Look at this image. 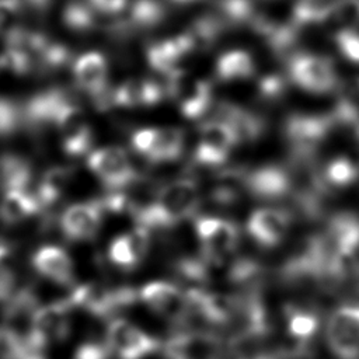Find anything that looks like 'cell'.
Returning a JSON list of instances; mask_svg holds the SVG:
<instances>
[{
    "mask_svg": "<svg viewBox=\"0 0 359 359\" xmlns=\"http://www.w3.org/2000/svg\"><path fill=\"white\" fill-rule=\"evenodd\" d=\"M199 203V191L194 181L180 180L167 184L157 194L156 199L139 209L136 219L139 226L171 227L191 216Z\"/></svg>",
    "mask_w": 359,
    "mask_h": 359,
    "instance_id": "cell-1",
    "label": "cell"
},
{
    "mask_svg": "<svg viewBox=\"0 0 359 359\" xmlns=\"http://www.w3.org/2000/svg\"><path fill=\"white\" fill-rule=\"evenodd\" d=\"M136 294L130 289H108L97 283H84L74 286L65 299L72 309L79 307L94 316H108L122 306L135 300Z\"/></svg>",
    "mask_w": 359,
    "mask_h": 359,
    "instance_id": "cell-2",
    "label": "cell"
},
{
    "mask_svg": "<svg viewBox=\"0 0 359 359\" xmlns=\"http://www.w3.org/2000/svg\"><path fill=\"white\" fill-rule=\"evenodd\" d=\"M327 342L338 359H359V306L345 304L331 314Z\"/></svg>",
    "mask_w": 359,
    "mask_h": 359,
    "instance_id": "cell-3",
    "label": "cell"
},
{
    "mask_svg": "<svg viewBox=\"0 0 359 359\" xmlns=\"http://www.w3.org/2000/svg\"><path fill=\"white\" fill-rule=\"evenodd\" d=\"M195 230L208 259L223 261L229 258L238 245V230L230 220L206 216L198 217Z\"/></svg>",
    "mask_w": 359,
    "mask_h": 359,
    "instance_id": "cell-4",
    "label": "cell"
},
{
    "mask_svg": "<svg viewBox=\"0 0 359 359\" xmlns=\"http://www.w3.org/2000/svg\"><path fill=\"white\" fill-rule=\"evenodd\" d=\"M87 165L102 184L114 189L129 185L137 177L126 151L116 146L100 147L91 151Z\"/></svg>",
    "mask_w": 359,
    "mask_h": 359,
    "instance_id": "cell-5",
    "label": "cell"
},
{
    "mask_svg": "<svg viewBox=\"0 0 359 359\" xmlns=\"http://www.w3.org/2000/svg\"><path fill=\"white\" fill-rule=\"evenodd\" d=\"M133 149L151 161H172L184 149V133L175 128H143L132 136Z\"/></svg>",
    "mask_w": 359,
    "mask_h": 359,
    "instance_id": "cell-6",
    "label": "cell"
},
{
    "mask_svg": "<svg viewBox=\"0 0 359 359\" xmlns=\"http://www.w3.org/2000/svg\"><path fill=\"white\" fill-rule=\"evenodd\" d=\"M70 311L72 307L65 299L41 304L34 313L28 334L48 348L66 341L72 331Z\"/></svg>",
    "mask_w": 359,
    "mask_h": 359,
    "instance_id": "cell-7",
    "label": "cell"
},
{
    "mask_svg": "<svg viewBox=\"0 0 359 359\" xmlns=\"http://www.w3.org/2000/svg\"><path fill=\"white\" fill-rule=\"evenodd\" d=\"M53 125L60 133L62 149L67 156L80 157L91 149L93 130L79 107L69 101L65 102L56 114Z\"/></svg>",
    "mask_w": 359,
    "mask_h": 359,
    "instance_id": "cell-8",
    "label": "cell"
},
{
    "mask_svg": "<svg viewBox=\"0 0 359 359\" xmlns=\"http://www.w3.org/2000/svg\"><path fill=\"white\" fill-rule=\"evenodd\" d=\"M107 345L119 359H143L158 349V341L126 320H112L107 330Z\"/></svg>",
    "mask_w": 359,
    "mask_h": 359,
    "instance_id": "cell-9",
    "label": "cell"
},
{
    "mask_svg": "<svg viewBox=\"0 0 359 359\" xmlns=\"http://www.w3.org/2000/svg\"><path fill=\"white\" fill-rule=\"evenodd\" d=\"M237 142L238 136L227 121L208 122L201 129L195 158L206 165H217L229 157Z\"/></svg>",
    "mask_w": 359,
    "mask_h": 359,
    "instance_id": "cell-10",
    "label": "cell"
},
{
    "mask_svg": "<svg viewBox=\"0 0 359 359\" xmlns=\"http://www.w3.org/2000/svg\"><path fill=\"white\" fill-rule=\"evenodd\" d=\"M102 202H79L67 206L59 219V226L66 238L84 241L93 238L102 220Z\"/></svg>",
    "mask_w": 359,
    "mask_h": 359,
    "instance_id": "cell-11",
    "label": "cell"
},
{
    "mask_svg": "<svg viewBox=\"0 0 359 359\" xmlns=\"http://www.w3.org/2000/svg\"><path fill=\"white\" fill-rule=\"evenodd\" d=\"M293 81L309 93H327L337 81L330 60L317 55H299L290 63Z\"/></svg>",
    "mask_w": 359,
    "mask_h": 359,
    "instance_id": "cell-12",
    "label": "cell"
},
{
    "mask_svg": "<svg viewBox=\"0 0 359 359\" xmlns=\"http://www.w3.org/2000/svg\"><path fill=\"white\" fill-rule=\"evenodd\" d=\"M31 265L39 276L56 285L70 286L74 282L73 259L69 252L59 245L46 244L39 247L31 255Z\"/></svg>",
    "mask_w": 359,
    "mask_h": 359,
    "instance_id": "cell-13",
    "label": "cell"
},
{
    "mask_svg": "<svg viewBox=\"0 0 359 359\" xmlns=\"http://www.w3.org/2000/svg\"><path fill=\"white\" fill-rule=\"evenodd\" d=\"M140 299L157 314L172 320H184L188 313L185 293L168 282H149L140 289Z\"/></svg>",
    "mask_w": 359,
    "mask_h": 359,
    "instance_id": "cell-14",
    "label": "cell"
},
{
    "mask_svg": "<svg viewBox=\"0 0 359 359\" xmlns=\"http://www.w3.org/2000/svg\"><path fill=\"white\" fill-rule=\"evenodd\" d=\"M167 359H219L220 341L205 332H182L171 337L164 345Z\"/></svg>",
    "mask_w": 359,
    "mask_h": 359,
    "instance_id": "cell-15",
    "label": "cell"
},
{
    "mask_svg": "<svg viewBox=\"0 0 359 359\" xmlns=\"http://www.w3.org/2000/svg\"><path fill=\"white\" fill-rule=\"evenodd\" d=\"M172 95L181 114L187 118L202 116L212 101V86L203 79L175 76Z\"/></svg>",
    "mask_w": 359,
    "mask_h": 359,
    "instance_id": "cell-16",
    "label": "cell"
},
{
    "mask_svg": "<svg viewBox=\"0 0 359 359\" xmlns=\"http://www.w3.org/2000/svg\"><path fill=\"white\" fill-rule=\"evenodd\" d=\"M289 229V217L285 212L264 208L250 215L247 230L250 236L261 245L273 247L285 237Z\"/></svg>",
    "mask_w": 359,
    "mask_h": 359,
    "instance_id": "cell-17",
    "label": "cell"
},
{
    "mask_svg": "<svg viewBox=\"0 0 359 359\" xmlns=\"http://www.w3.org/2000/svg\"><path fill=\"white\" fill-rule=\"evenodd\" d=\"M39 215H43V212L34 192H29L28 189H11L1 194V223L7 226H14Z\"/></svg>",
    "mask_w": 359,
    "mask_h": 359,
    "instance_id": "cell-18",
    "label": "cell"
},
{
    "mask_svg": "<svg viewBox=\"0 0 359 359\" xmlns=\"http://www.w3.org/2000/svg\"><path fill=\"white\" fill-rule=\"evenodd\" d=\"M73 76L81 90L95 95L101 94L105 90L108 76L105 57L98 52H87L79 56L73 65Z\"/></svg>",
    "mask_w": 359,
    "mask_h": 359,
    "instance_id": "cell-19",
    "label": "cell"
},
{
    "mask_svg": "<svg viewBox=\"0 0 359 359\" xmlns=\"http://www.w3.org/2000/svg\"><path fill=\"white\" fill-rule=\"evenodd\" d=\"M65 102L67 100L60 90H46L35 94L22 107V121L34 129L55 123L56 114Z\"/></svg>",
    "mask_w": 359,
    "mask_h": 359,
    "instance_id": "cell-20",
    "label": "cell"
},
{
    "mask_svg": "<svg viewBox=\"0 0 359 359\" xmlns=\"http://www.w3.org/2000/svg\"><path fill=\"white\" fill-rule=\"evenodd\" d=\"M72 168L65 165L49 167L39 178L34 191L43 215L53 208L72 182Z\"/></svg>",
    "mask_w": 359,
    "mask_h": 359,
    "instance_id": "cell-21",
    "label": "cell"
},
{
    "mask_svg": "<svg viewBox=\"0 0 359 359\" xmlns=\"http://www.w3.org/2000/svg\"><path fill=\"white\" fill-rule=\"evenodd\" d=\"M161 98V87L150 79H129L123 81L114 95V102L122 107H140L156 104Z\"/></svg>",
    "mask_w": 359,
    "mask_h": 359,
    "instance_id": "cell-22",
    "label": "cell"
},
{
    "mask_svg": "<svg viewBox=\"0 0 359 359\" xmlns=\"http://www.w3.org/2000/svg\"><path fill=\"white\" fill-rule=\"evenodd\" d=\"M245 185L255 194L262 198H278L286 195L290 188V180L287 174L278 167H264L252 171L245 178Z\"/></svg>",
    "mask_w": 359,
    "mask_h": 359,
    "instance_id": "cell-23",
    "label": "cell"
},
{
    "mask_svg": "<svg viewBox=\"0 0 359 359\" xmlns=\"http://www.w3.org/2000/svg\"><path fill=\"white\" fill-rule=\"evenodd\" d=\"M32 181V165L20 154H0V192L11 189H28Z\"/></svg>",
    "mask_w": 359,
    "mask_h": 359,
    "instance_id": "cell-24",
    "label": "cell"
},
{
    "mask_svg": "<svg viewBox=\"0 0 359 359\" xmlns=\"http://www.w3.org/2000/svg\"><path fill=\"white\" fill-rule=\"evenodd\" d=\"M255 69L251 55L245 50L234 49L223 53L215 66V72L222 81H238L252 76Z\"/></svg>",
    "mask_w": 359,
    "mask_h": 359,
    "instance_id": "cell-25",
    "label": "cell"
},
{
    "mask_svg": "<svg viewBox=\"0 0 359 359\" xmlns=\"http://www.w3.org/2000/svg\"><path fill=\"white\" fill-rule=\"evenodd\" d=\"M330 121L321 116H293L287 123L289 136L299 144H313L325 136Z\"/></svg>",
    "mask_w": 359,
    "mask_h": 359,
    "instance_id": "cell-26",
    "label": "cell"
},
{
    "mask_svg": "<svg viewBox=\"0 0 359 359\" xmlns=\"http://www.w3.org/2000/svg\"><path fill=\"white\" fill-rule=\"evenodd\" d=\"M337 0H299L296 1L292 17L297 25L316 24L330 18Z\"/></svg>",
    "mask_w": 359,
    "mask_h": 359,
    "instance_id": "cell-27",
    "label": "cell"
},
{
    "mask_svg": "<svg viewBox=\"0 0 359 359\" xmlns=\"http://www.w3.org/2000/svg\"><path fill=\"white\" fill-rule=\"evenodd\" d=\"M325 178L334 187H348L359 178V167L349 157H337L327 165Z\"/></svg>",
    "mask_w": 359,
    "mask_h": 359,
    "instance_id": "cell-28",
    "label": "cell"
},
{
    "mask_svg": "<svg viewBox=\"0 0 359 359\" xmlns=\"http://www.w3.org/2000/svg\"><path fill=\"white\" fill-rule=\"evenodd\" d=\"M63 22L73 31H86L94 24L93 8L81 1H72L63 10Z\"/></svg>",
    "mask_w": 359,
    "mask_h": 359,
    "instance_id": "cell-29",
    "label": "cell"
},
{
    "mask_svg": "<svg viewBox=\"0 0 359 359\" xmlns=\"http://www.w3.org/2000/svg\"><path fill=\"white\" fill-rule=\"evenodd\" d=\"M287 328L293 338L299 341H306L316 334L318 328V320L311 313L296 310L289 317Z\"/></svg>",
    "mask_w": 359,
    "mask_h": 359,
    "instance_id": "cell-30",
    "label": "cell"
},
{
    "mask_svg": "<svg viewBox=\"0 0 359 359\" xmlns=\"http://www.w3.org/2000/svg\"><path fill=\"white\" fill-rule=\"evenodd\" d=\"M22 122V108L0 97V137L11 136Z\"/></svg>",
    "mask_w": 359,
    "mask_h": 359,
    "instance_id": "cell-31",
    "label": "cell"
},
{
    "mask_svg": "<svg viewBox=\"0 0 359 359\" xmlns=\"http://www.w3.org/2000/svg\"><path fill=\"white\" fill-rule=\"evenodd\" d=\"M330 18L344 28L355 29L359 25V0H337Z\"/></svg>",
    "mask_w": 359,
    "mask_h": 359,
    "instance_id": "cell-32",
    "label": "cell"
},
{
    "mask_svg": "<svg viewBox=\"0 0 359 359\" xmlns=\"http://www.w3.org/2000/svg\"><path fill=\"white\" fill-rule=\"evenodd\" d=\"M21 0H0V36L7 38L20 28Z\"/></svg>",
    "mask_w": 359,
    "mask_h": 359,
    "instance_id": "cell-33",
    "label": "cell"
},
{
    "mask_svg": "<svg viewBox=\"0 0 359 359\" xmlns=\"http://www.w3.org/2000/svg\"><path fill=\"white\" fill-rule=\"evenodd\" d=\"M335 45L345 59L359 65V32L351 28L339 29L335 35Z\"/></svg>",
    "mask_w": 359,
    "mask_h": 359,
    "instance_id": "cell-34",
    "label": "cell"
},
{
    "mask_svg": "<svg viewBox=\"0 0 359 359\" xmlns=\"http://www.w3.org/2000/svg\"><path fill=\"white\" fill-rule=\"evenodd\" d=\"M108 255H109V259L115 265H119V266H123V268H132L137 264V261H136V258H135V255L130 250L126 234L118 236L112 240V243L109 245V250H108Z\"/></svg>",
    "mask_w": 359,
    "mask_h": 359,
    "instance_id": "cell-35",
    "label": "cell"
},
{
    "mask_svg": "<svg viewBox=\"0 0 359 359\" xmlns=\"http://www.w3.org/2000/svg\"><path fill=\"white\" fill-rule=\"evenodd\" d=\"M17 276L13 269L0 265V306L11 299V296L18 290Z\"/></svg>",
    "mask_w": 359,
    "mask_h": 359,
    "instance_id": "cell-36",
    "label": "cell"
},
{
    "mask_svg": "<svg viewBox=\"0 0 359 359\" xmlns=\"http://www.w3.org/2000/svg\"><path fill=\"white\" fill-rule=\"evenodd\" d=\"M109 348L105 344L84 342L74 351L73 359H108Z\"/></svg>",
    "mask_w": 359,
    "mask_h": 359,
    "instance_id": "cell-37",
    "label": "cell"
},
{
    "mask_svg": "<svg viewBox=\"0 0 359 359\" xmlns=\"http://www.w3.org/2000/svg\"><path fill=\"white\" fill-rule=\"evenodd\" d=\"M94 11L102 14H118L128 7V0H88Z\"/></svg>",
    "mask_w": 359,
    "mask_h": 359,
    "instance_id": "cell-38",
    "label": "cell"
},
{
    "mask_svg": "<svg viewBox=\"0 0 359 359\" xmlns=\"http://www.w3.org/2000/svg\"><path fill=\"white\" fill-rule=\"evenodd\" d=\"M13 252V247L10 243H7L6 240L0 238V265H3V262L11 255Z\"/></svg>",
    "mask_w": 359,
    "mask_h": 359,
    "instance_id": "cell-39",
    "label": "cell"
},
{
    "mask_svg": "<svg viewBox=\"0 0 359 359\" xmlns=\"http://www.w3.org/2000/svg\"><path fill=\"white\" fill-rule=\"evenodd\" d=\"M22 1V0H21ZM28 6H31L32 8L38 10V11H43L48 8V6L50 4V0H24Z\"/></svg>",
    "mask_w": 359,
    "mask_h": 359,
    "instance_id": "cell-40",
    "label": "cell"
},
{
    "mask_svg": "<svg viewBox=\"0 0 359 359\" xmlns=\"http://www.w3.org/2000/svg\"><path fill=\"white\" fill-rule=\"evenodd\" d=\"M351 272L355 273V276H356V279H358V287H359V257L356 258V261H355V264H353Z\"/></svg>",
    "mask_w": 359,
    "mask_h": 359,
    "instance_id": "cell-41",
    "label": "cell"
}]
</instances>
